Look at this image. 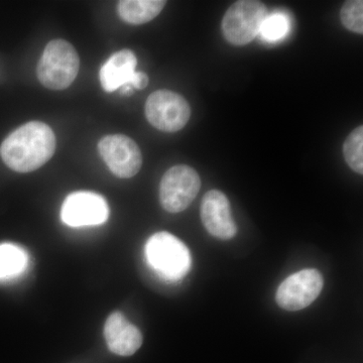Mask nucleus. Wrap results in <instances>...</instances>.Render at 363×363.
Wrapping results in <instances>:
<instances>
[{"instance_id":"nucleus-1","label":"nucleus","mask_w":363,"mask_h":363,"mask_svg":"<svg viewBox=\"0 0 363 363\" xmlns=\"http://www.w3.org/2000/svg\"><path fill=\"white\" fill-rule=\"evenodd\" d=\"M55 150L56 136L52 128L40 121H32L7 136L0 155L9 168L18 173H30L49 162Z\"/></svg>"},{"instance_id":"nucleus-2","label":"nucleus","mask_w":363,"mask_h":363,"mask_svg":"<svg viewBox=\"0 0 363 363\" xmlns=\"http://www.w3.org/2000/svg\"><path fill=\"white\" fill-rule=\"evenodd\" d=\"M145 257L155 272L166 281L183 279L191 269V253L176 236L168 233L154 234L145 245Z\"/></svg>"},{"instance_id":"nucleus-3","label":"nucleus","mask_w":363,"mask_h":363,"mask_svg":"<svg viewBox=\"0 0 363 363\" xmlns=\"http://www.w3.org/2000/svg\"><path fill=\"white\" fill-rule=\"evenodd\" d=\"M80 59L75 48L64 40L50 42L38 65V77L48 89L64 90L75 81Z\"/></svg>"},{"instance_id":"nucleus-4","label":"nucleus","mask_w":363,"mask_h":363,"mask_svg":"<svg viewBox=\"0 0 363 363\" xmlns=\"http://www.w3.org/2000/svg\"><path fill=\"white\" fill-rule=\"evenodd\" d=\"M267 16L262 2L241 0L229 7L222 20V33L227 42L234 45L250 44L259 35Z\"/></svg>"},{"instance_id":"nucleus-5","label":"nucleus","mask_w":363,"mask_h":363,"mask_svg":"<svg viewBox=\"0 0 363 363\" xmlns=\"http://www.w3.org/2000/svg\"><path fill=\"white\" fill-rule=\"evenodd\" d=\"M201 188L197 172L179 164L164 174L160 186V201L169 213H179L190 206Z\"/></svg>"},{"instance_id":"nucleus-6","label":"nucleus","mask_w":363,"mask_h":363,"mask_svg":"<svg viewBox=\"0 0 363 363\" xmlns=\"http://www.w3.org/2000/svg\"><path fill=\"white\" fill-rule=\"evenodd\" d=\"M145 116L157 130L176 133L188 123L191 116L190 105L185 98L173 91H156L147 98Z\"/></svg>"},{"instance_id":"nucleus-7","label":"nucleus","mask_w":363,"mask_h":363,"mask_svg":"<svg viewBox=\"0 0 363 363\" xmlns=\"http://www.w3.org/2000/svg\"><path fill=\"white\" fill-rule=\"evenodd\" d=\"M324 279L317 269H303L286 278L277 291L276 301L279 307L288 311L304 309L321 293Z\"/></svg>"},{"instance_id":"nucleus-8","label":"nucleus","mask_w":363,"mask_h":363,"mask_svg":"<svg viewBox=\"0 0 363 363\" xmlns=\"http://www.w3.org/2000/svg\"><path fill=\"white\" fill-rule=\"evenodd\" d=\"M98 149L108 168L118 178H133L142 168V152L128 136H104L98 143Z\"/></svg>"},{"instance_id":"nucleus-9","label":"nucleus","mask_w":363,"mask_h":363,"mask_svg":"<svg viewBox=\"0 0 363 363\" xmlns=\"http://www.w3.org/2000/svg\"><path fill=\"white\" fill-rule=\"evenodd\" d=\"M108 216V204L102 196L93 192L69 195L61 210L62 220L71 227L100 225Z\"/></svg>"},{"instance_id":"nucleus-10","label":"nucleus","mask_w":363,"mask_h":363,"mask_svg":"<svg viewBox=\"0 0 363 363\" xmlns=\"http://www.w3.org/2000/svg\"><path fill=\"white\" fill-rule=\"evenodd\" d=\"M201 219L208 233L219 240H231L238 233V227L231 215L230 204L220 191L211 190L204 195Z\"/></svg>"},{"instance_id":"nucleus-11","label":"nucleus","mask_w":363,"mask_h":363,"mask_svg":"<svg viewBox=\"0 0 363 363\" xmlns=\"http://www.w3.org/2000/svg\"><path fill=\"white\" fill-rule=\"evenodd\" d=\"M104 337L109 350L119 357L135 354L143 344L142 332L119 312L105 322Z\"/></svg>"},{"instance_id":"nucleus-12","label":"nucleus","mask_w":363,"mask_h":363,"mask_svg":"<svg viewBox=\"0 0 363 363\" xmlns=\"http://www.w3.org/2000/svg\"><path fill=\"white\" fill-rule=\"evenodd\" d=\"M138 60L130 50H123L112 55L100 70L99 78L106 92H113L121 86L133 82Z\"/></svg>"},{"instance_id":"nucleus-13","label":"nucleus","mask_w":363,"mask_h":363,"mask_svg":"<svg viewBox=\"0 0 363 363\" xmlns=\"http://www.w3.org/2000/svg\"><path fill=\"white\" fill-rule=\"evenodd\" d=\"M166 6L162 0H123L118 2L121 18L131 25H143L157 18Z\"/></svg>"},{"instance_id":"nucleus-14","label":"nucleus","mask_w":363,"mask_h":363,"mask_svg":"<svg viewBox=\"0 0 363 363\" xmlns=\"http://www.w3.org/2000/svg\"><path fill=\"white\" fill-rule=\"evenodd\" d=\"M28 267V255L13 243L0 245V281L20 277Z\"/></svg>"},{"instance_id":"nucleus-15","label":"nucleus","mask_w":363,"mask_h":363,"mask_svg":"<svg viewBox=\"0 0 363 363\" xmlns=\"http://www.w3.org/2000/svg\"><path fill=\"white\" fill-rule=\"evenodd\" d=\"M343 154L348 166L357 174L363 173V126H358L346 138Z\"/></svg>"},{"instance_id":"nucleus-16","label":"nucleus","mask_w":363,"mask_h":363,"mask_svg":"<svg viewBox=\"0 0 363 363\" xmlns=\"http://www.w3.org/2000/svg\"><path fill=\"white\" fill-rule=\"evenodd\" d=\"M290 21L285 13H274L267 16L260 28V35L267 42H278L288 35Z\"/></svg>"},{"instance_id":"nucleus-17","label":"nucleus","mask_w":363,"mask_h":363,"mask_svg":"<svg viewBox=\"0 0 363 363\" xmlns=\"http://www.w3.org/2000/svg\"><path fill=\"white\" fill-rule=\"evenodd\" d=\"M341 21L347 30L355 33H363V1L350 0L341 9Z\"/></svg>"},{"instance_id":"nucleus-18","label":"nucleus","mask_w":363,"mask_h":363,"mask_svg":"<svg viewBox=\"0 0 363 363\" xmlns=\"http://www.w3.org/2000/svg\"><path fill=\"white\" fill-rule=\"evenodd\" d=\"M147 84H149V77H147V74L143 73V72H135L131 86L135 89L143 90L147 87Z\"/></svg>"},{"instance_id":"nucleus-19","label":"nucleus","mask_w":363,"mask_h":363,"mask_svg":"<svg viewBox=\"0 0 363 363\" xmlns=\"http://www.w3.org/2000/svg\"><path fill=\"white\" fill-rule=\"evenodd\" d=\"M133 89H135V88L130 84L121 86V94L124 95V96H130V95L133 94Z\"/></svg>"}]
</instances>
